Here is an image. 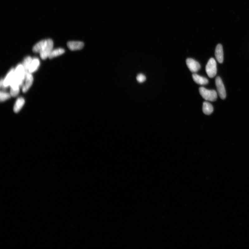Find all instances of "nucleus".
Listing matches in <instances>:
<instances>
[{
  "mask_svg": "<svg viewBox=\"0 0 249 249\" xmlns=\"http://www.w3.org/2000/svg\"><path fill=\"white\" fill-rule=\"evenodd\" d=\"M32 60L33 59L30 56H27L24 60L22 65L26 71V74L30 73L29 69Z\"/></svg>",
  "mask_w": 249,
  "mask_h": 249,
  "instance_id": "f3484780",
  "label": "nucleus"
},
{
  "mask_svg": "<svg viewBox=\"0 0 249 249\" xmlns=\"http://www.w3.org/2000/svg\"><path fill=\"white\" fill-rule=\"evenodd\" d=\"M186 62L188 68L193 73H196L200 69L199 63L193 59L188 58Z\"/></svg>",
  "mask_w": 249,
  "mask_h": 249,
  "instance_id": "423d86ee",
  "label": "nucleus"
},
{
  "mask_svg": "<svg viewBox=\"0 0 249 249\" xmlns=\"http://www.w3.org/2000/svg\"><path fill=\"white\" fill-rule=\"evenodd\" d=\"M25 80V84L22 87V91L24 93L26 92L32 84L33 78L31 73L26 74Z\"/></svg>",
  "mask_w": 249,
  "mask_h": 249,
  "instance_id": "6e6552de",
  "label": "nucleus"
},
{
  "mask_svg": "<svg viewBox=\"0 0 249 249\" xmlns=\"http://www.w3.org/2000/svg\"><path fill=\"white\" fill-rule=\"evenodd\" d=\"M10 86L11 87L10 93L11 96L12 97L17 96L20 93V87L19 84L14 79V78Z\"/></svg>",
  "mask_w": 249,
  "mask_h": 249,
  "instance_id": "0eeeda50",
  "label": "nucleus"
},
{
  "mask_svg": "<svg viewBox=\"0 0 249 249\" xmlns=\"http://www.w3.org/2000/svg\"><path fill=\"white\" fill-rule=\"evenodd\" d=\"M26 77V71L22 64H19L15 68L14 73V79L19 84L20 88L24 86V81Z\"/></svg>",
  "mask_w": 249,
  "mask_h": 249,
  "instance_id": "f257e3e1",
  "label": "nucleus"
},
{
  "mask_svg": "<svg viewBox=\"0 0 249 249\" xmlns=\"http://www.w3.org/2000/svg\"><path fill=\"white\" fill-rule=\"evenodd\" d=\"M53 42L51 39H47V43L43 51L40 53L41 58L45 60L49 56L53 50Z\"/></svg>",
  "mask_w": 249,
  "mask_h": 249,
  "instance_id": "20e7f679",
  "label": "nucleus"
},
{
  "mask_svg": "<svg viewBox=\"0 0 249 249\" xmlns=\"http://www.w3.org/2000/svg\"><path fill=\"white\" fill-rule=\"evenodd\" d=\"M215 55L217 60L222 64L223 61V46L220 44H219L216 47Z\"/></svg>",
  "mask_w": 249,
  "mask_h": 249,
  "instance_id": "9b49d317",
  "label": "nucleus"
},
{
  "mask_svg": "<svg viewBox=\"0 0 249 249\" xmlns=\"http://www.w3.org/2000/svg\"><path fill=\"white\" fill-rule=\"evenodd\" d=\"M203 110L205 114L209 115L213 112V108L210 103L205 102L203 103Z\"/></svg>",
  "mask_w": 249,
  "mask_h": 249,
  "instance_id": "2eb2a0df",
  "label": "nucleus"
},
{
  "mask_svg": "<svg viewBox=\"0 0 249 249\" xmlns=\"http://www.w3.org/2000/svg\"><path fill=\"white\" fill-rule=\"evenodd\" d=\"M67 45L68 48L72 51L81 50L84 48V43L83 42L74 41L68 42Z\"/></svg>",
  "mask_w": 249,
  "mask_h": 249,
  "instance_id": "1a4fd4ad",
  "label": "nucleus"
},
{
  "mask_svg": "<svg viewBox=\"0 0 249 249\" xmlns=\"http://www.w3.org/2000/svg\"><path fill=\"white\" fill-rule=\"evenodd\" d=\"M11 96L10 93L1 91L0 93V100L1 102H4L10 98Z\"/></svg>",
  "mask_w": 249,
  "mask_h": 249,
  "instance_id": "6ab92c4d",
  "label": "nucleus"
},
{
  "mask_svg": "<svg viewBox=\"0 0 249 249\" xmlns=\"http://www.w3.org/2000/svg\"><path fill=\"white\" fill-rule=\"evenodd\" d=\"M206 73L210 78L215 77L217 72V64L215 60L212 58L209 59L206 66Z\"/></svg>",
  "mask_w": 249,
  "mask_h": 249,
  "instance_id": "7ed1b4c3",
  "label": "nucleus"
},
{
  "mask_svg": "<svg viewBox=\"0 0 249 249\" xmlns=\"http://www.w3.org/2000/svg\"><path fill=\"white\" fill-rule=\"evenodd\" d=\"M200 95L203 98L211 102L215 101L217 98V93L214 90H209L203 87H201L199 89Z\"/></svg>",
  "mask_w": 249,
  "mask_h": 249,
  "instance_id": "f03ea898",
  "label": "nucleus"
},
{
  "mask_svg": "<svg viewBox=\"0 0 249 249\" xmlns=\"http://www.w3.org/2000/svg\"><path fill=\"white\" fill-rule=\"evenodd\" d=\"M65 52V50L62 48H58L55 50H53L50 53L49 58L50 59H52L56 57L62 55Z\"/></svg>",
  "mask_w": 249,
  "mask_h": 249,
  "instance_id": "a211bd4d",
  "label": "nucleus"
},
{
  "mask_svg": "<svg viewBox=\"0 0 249 249\" xmlns=\"http://www.w3.org/2000/svg\"><path fill=\"white\" fill-rule=\"evenodd\" d=\"M192 77L195 82L198 84L205 85L208 83V80L206 78L201 76L195 73L193 74Z\"/></svg>",
  "mask_w": 249,
  "mask_h": 249,
  "instance_id": "ddd939ff",
  "label": "nucleus"
},
{
  "mask_svg": "<svg viewBox=\"0 0 249 249\" xmlns=\"http://www.w3.org/2000/svg\"><path fill=\"white\" fill-rule=\"evenodd\" d=\"M40 65V62L38 59L35 58L33 59L29 69L30 73H33L36 71L38 69Z\"/></svg>",
  "mask_w": 249,
  "mask_h": 249,
  "instance_id": "dca6fc26",
  "label": "nucleus"
},
{
  "mask_svg": "<svg viewBox=\"0 0 249 249\" xmlns=\"http://www.w3.org/2000/svg\"><path fill=\"white\" fill-rule=\"evenodd\" d=\"M136 79L139 83H142L146 80V78L143 74H140L138 75Z\"/></svg>",
  "mask_w": 249,
  "mask_h": 249,
  "instance_id": "aec40b11",
  "label": "nucleus"
},
{
  "mask_svg": "<svg viewBox=\"0 0 249 249\" xmlns=\"http://www.w3.org/2000/svg\"><path fill=\"white\" fill-rule=\"evenodd\" d=\"M15 69L12 68L8 72L4 79V85L5 88H7L10 86L12 81L14 78V73Z\"/></svg>",
  "mask_w": 249,
  "mask_h": 249,
  "instance_id": "9d476101",
  "label": "nucleus"
},
{
  "mask_svg": "<svg viewBox=\"0 0 249 249\" xmlns=\"http://www.w3.org/2000/svg\"><path fill=\"white\" fill-rule=\"evenodd\" d=\"M25 100L22 97L18 98L15 104L14 111L15 113L19 112L25 103Z\"/></svg>",
  "mask_w": 249,
  "mask_h": 249,
  "instance_id": "4468645a",
  "label": "nucleus"
},
{
  "mask_svg": "<svg viewBox=\"0 0 249 249\" xmlns=\"http://www.w3.org/2000/svg\"><path fill=\"white\" fill-rule=\"evenodd\" d=\"M0 87H1V88H3V89L5 88L4 85V79H1V81H0Z\"/></svg>",
  "mask_w": 249,
  "mask_h": 249,
  "instance_id": "412c9836",
  "label": "nucleus"
},
{
  "mask_svg": "<svg viewBox=\"0 0 249 249\" xmlns=\"http://www.w3.org/2000/svg\"><path fill=\"white\" fill-rule=\"evenodd\" d=\"M215 82L217 91L220 98L223 99H225L226 97V90L221 79L220 77H217Z\"/></svg>",
  "mask_w": 249,
  "mask_h": 249,
  "instance_id": "39448f33",
  "label": "nucleus"
},
{
  "mask_svg": "<svg viewBox=\"0 0 249 249\" xmlns=\"http://www.w3.org/2000/svg\"><path fill=\"white\" fill-rule=\"evenodd\" d=\"M47 43V39L40 41L35 45L33 48V51L35 53H40L45 48Z\"/></svg>",
  "mask_w": 249,
  "mask_h": 249,
  "instance_id": "f8f14e48",
  "label": "nucleus"
}]
</instances>
